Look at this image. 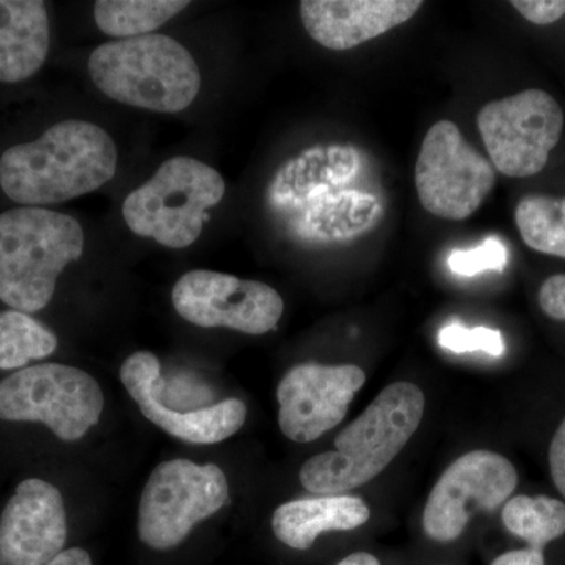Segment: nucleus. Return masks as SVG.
<instances>
[{
    "instance_id": "obj_1",
    "label": "nucleus",
    "mask_w": 565,
    "mask_h": 565,
    "mask_svg": "<svg viewBox=\"0 0 565 565\" xmlns=\"http://www.w3.org/2000/svg\"><path fill=\"white\" fill-rule=\"evenodd\" d=\"M109 134L93 122L66 120L39 140L14 145L0 158V188L24 206L57 204L98 191L117 172Z\"/></svg>"
},
{
    "instance_id": "obj_2",
    "label": "nucleus",
    "mask_w": 565,
    "mask_h": 565,
    "mask_svg": "<svg viewBox=\"0 0 565 565\" xmlns=\"http://www.w3.org/2000/svg\"><path fill=\"white\" fill-rule=\"evenodd\" d=\"M418 385L396 382L334 438L337 451L311 457L300 470L308 492L340 494L373 481L414 437L424 415Z\"/></svg>"
},
{
    "instance_id": "obj_3",
    "label": "nucleus",
    "mask_w": 565,
    "mask_h": 565,
    "mask_svg": "<svg viewBox=\"0 0 565 565\" xmlns=\"http://www.w3.org/2000/svg\"><path fill=\"white\" fill-rule=\"evenodd\" d=\"M84 244L81 223L62 212L29 206L0 214V300L22 313L43 310Z\"/></svg>"
},
{
    "instance_id": "obj_4",
    "label": "nucleus",
    "mask_w": 565,
    "mask_h": 565,
    "mask_svg": "<svg viewBox=\"0 0 565 565\" xmlns=\"http://www.w3.org/2000/svg\"><path fill=\"white\" fill-rule=\"evenodd\" d=\"M88 73L114 102L161 114L188 109L202 87L191 52L159 33L102 44L90 55Z\"/></svg>"
},
{
    "instance_id": "obj_5",
    "label": "nucleus",
    "mask_w": 565,
    "mask_h": 565,
    "mask_svg": "<svg viewBox=\"0 0 565 565\" xmlns=\"http://www.w3.org/2000/svg\"><path fill=\"white\" fill-rule=\"evenodd\" d=\"M222 174L199 159H169L129 193L122 217L134 234L169 248H185L202 234L207 211L225 196Z\"/></svg>"
},
{
    "instance_id": "obj_6",
    "label": "nucleus",
    "mask_w": 565,
    "mask_h": 565,
    "mask_svg": "<svg viewBox=\"0 0 565 565\" xmlns=\"http://www.w3.org/2000/svg\"><path fill=\"white\" fill-rule=\"evenodd\" d=\"M103 408L98 382L66 364H35L0 382V419L46 424L63 441L81 440Z\"/></svg>"
},
{
    "instance_id": "obj_7",
    "label": "nucleus",
    "mask_w": 565,
    "mask_h": 565,
    "mask_svg": "<svg viewBox=\"0 0 565 565\" xmlns=\"http://www.w3.org/2000/svg\"><path fill=\"white\" fill-rule=\"evenodd\" d=\"M228 493V481L217 465L188 459L158 465L141 493V542L154 550L180 545L196 523L221 511Z\"/></svg>"
},
{
    "instance_id": "obj_8",
    "label": "nucleus",
    "mask_w": 565,
    "mask_h": 565,
    "mask_svg": "<svg viewBox=\"0 0 565 565\" xmlns=\"http://www.w3.org/2000/svg\"><path fill=\"white\" fill-rule=\"evenodd\" d=\"M415 185L424 210L445 221H465L492 192L494 170L456 122L440 120L424 137Z\"/></svg>"
},
{
    "instance_id": "obj_9",
    "label": "nucleus",
    "mask_w": 565,
    "mask_h": 565,
    "mask_svg": "<svg viewBox=\"0 0 565 565\" xmlns=\"http://www.w3.org/2000/svg\"><path fill=\"white\" fill-rule=\"evenodd\" d=\"M478 128L494 169L527 178L545 169L559 143L564 111L548 93L526 90L482 107Z\"/></svg>"
},
{
    "instance_id": "obj_10",
    "label": "nucleus",
    "mask_w": 565,
    "mask_h": 565,
    "mask_svg": "<svg viewBox=\"0 0 565 565\" xmlns=\"http://www.w3.org/2000/svg\"><path fill=\"white\" fill-rule=\"evenodd\" d=\"M172 300L177 313L193 326L226 327L247 334L270 332L285 310L280 294L266 282L212 270L182 275Z\"/></svg>"
},
{
    "instance_id": "obj_11",
    "label": "nucleus",
    "mask_w": 565,
    "mask_h": 565,
    "mask_svg": "<svg viewBox=\"0 0 565 565\" xmlns=\"http://www.w3.org/2000/svg\"><path fill=\"white\" fill-rule=\"evenodd\" d=\"M519 484L514 465L504 456L476 449L446 468L427 498L424 533L437 542L456 541L478 509L493 511Z\"/></svg>"
},
{
    "instance_id": "obj_12",
    "label": "nucleus",
    "mask_w": 565,
    "mask_h": 565,
    "mask_svg": "<svg viewBox=\"0 0 565 565\" xmlns=\"http://www.w3.org/2000/svg\"><path fill=\"white\" fill-rule=\"evenodd\" d=\"M366 382L355 364L305 363L294 366L277 388L281 433L296 444H311L348 415L353 396Z\"/></svg>"
},
{
    "instance_id": "obj_13",
    "label": "nucleus",
    "mask_w": 565,
    "mask_h": 565,
    "mask_svg": "<svg viewBox=\"0 0 565 565\" xmlns=\"http://www.w3.org/2000/svg\"><path fill=\"white\" fill-rule=\"evenodd\" d=\"M68 535L62 493L50 482L18 486L0 516V565H46L63 552Z\"/></svg>"
},
{
    "instance_id": "obj_14",
    "label": "nucleus",
    "mask_w": 565,
    "mask_h": 565,
    "mask_svg": "<svg viewBox=\"0 0 565 565\" xmlns=\"http://www.w3.org/2000/svg\"><path fill=\"white\" fill-rule=\"evenodd\" d=\"M422 7L419 0H303L300 17L321 46L348 51L412 20Z\"/></svg>"
},
{
    "instance_id": "obj_15",
    "label": "nucleus",
    "mask_w": 565,
    "mask_h": 565,
    "mask_svg": "<svg viewBox=\"0 0 565 565\" xmlns=\"http://www.w3.org/2000/svg\"><path fill=\"white\" fill-rule=\"evenodd\" d=\"M50 14L41 0H0V82L31 79L50 52Z\"/></svg>"
},
{
    "instance_id": "obj_16",
    "label": "nucleus",
    "mask_w": 565,
    "mask_h": 565,
    "mask_svg": "<svg viewBox=\"0 0 565 565\" xmlns=\"http://www.w3.org/2000/svg\"><path fill=\"white\" fill-rule=\"evenodd\" d=\"M370 516V508L360 498L330 494L281 504L275 509L273 530L282 544L308 550L322 533L355 530Z\"/></svg>"
},
{
    "instance_id": "obj_17",
    "label": "nucleus",
    "mask_w": 565,
    "mask_h": 565,
    "mask_svg": "<svg viewBox=\"0 0 565 565\" xmlns=\"http://www.w3.org/2000/svg\"><path fill=\"white\" fill-rule=\"evenodd\" d=\"M189 6L185 0H99L95 21L106 35L136 39L158 31Z\"/></svg>"
},
{
    "instance_id": "obj_18",
    "label": "nucleus",
    "mask_w": 565,
    "mask_h": 565,
    "mask_svg": "<svg viewBox=\"0 0 565 565\" xmlns=\"http://www.w3.org/2000/svg\"><path fill=\"white\" fill-rule=\"evenodd\" d=\"M501 519L509 533L542 552L565 534V504L555 498L520 494L505 503Z\"/></svg>"
},
{
    "instance_id": "obj_19",
    "label": "nucleus",
    "mask_w": 565,
    "mask_h": 565,
    "mask_svg": "<svg viewBox=\"0 0 565 565\" xmlns=\"http://www.w3.org/2000/svg\"><path fill=\"white\" fill-rule=\"evenodd\" d=\"M515 223L527 247L544 255L565 258L563 199L526 195L515 207Z\"/></svg>"
},
{
    "instance_id": "obj_20",
    "label": "nucleus",
    "mask_w": 565,
    "mask_h": 565,
    "mask_svg": "<svg viewBox=\"0 0 565 565\" xmlns=\"http://www.w3.org/2000/svg\"><path fill=\"white\" fill-rule=\"evenodd\" d=\"M57 345V337L28 313H0V370H18L32 360L46 359Z\"/></svg>"
},
{
    "instance_id": "obj_21",
    "label": "nucleus",
    "mask_w": 565,
    "mask_h": 565,
    "mask_svg": "<svg viewBox=\"0 0 565 565\" xmlns=\"http://www.w3.org/2000/svg\"><path fill=\"white\" fill-rule=\"evenodd\" d=\"M438 344L455 353L481 351L492 356H503L505 352L504 338L500 330L489 327L467 329L460 323L445 326L438 333Z\"/></svg>"
},
{
    "instance_id": "obj_22",
    "label": "nucleus",
    "mask_w": 565,
    "mask_h": 565,
    "mask_svg": "<svg viewBox=\"0 0 565 565\" xmlns=\"http://www.w3.org/2000/svg\"><path fill=\"white\" fill-rule=\"evenodd\" d=\"M448 264L452 273L462 277H475L487 270L503 273L508 266V248L500 237L490 236L471 250H452Z\"/></svg>"
},
{
    "instance_id": "obj_23",
    "label": "nucleus",
    "mask_w": 565,
    "mask_h": 565,
    "mask_svg": "<svg viewBox=\"0 0 565 565\" xmlns=\"http://www.w3.org/2000/svg\"><path fill=\"white\" fill-rule=\"evenodd\" d=\"M525 20L533 24H553L565 14V0H514L511 2Z\"/></svg>"
},
{
    "instance_id": "obj_24",
    "label": "nucleus",
    "mask_w": 565,
    "mask_h": 565,
    "mask_svg": "<svg viewBox=\"0 0 565 565\" xmlns=\"http://www.w3.org/2000/svg\"><path fill=\"white\" fill-rule=\"evenodd\" d=\"M539 305L546 316L565 321V274H557L544 281L539 291Z\"/></svg>"
},
{
    "instance_id": "obj_25",
    "label": "nucleus",
    "mask_w": 565,
    "mask_h": 565,
    "mask_svg": "<svg viewBox=\"0 0 565 565\" xmlns=\"http://www.w3.org/2000/svg\"><path fill=\"white\" fill-rule=\"evenodd\" d=\"M550 471H552L553 482L556 489L565 498V418L553 435L552 445L548 452Z\"/></svg>"
},
{
    "instance_id": "obj_26",
    "label": "nucleus",
    "mask_w": 565,
    "mask_h": 565,
    "mask_svg": "<svg viewBox=\"0 0 565 565\" xmlns=\"http://www.w3.org/2000/svg\"><path fill=\"white\" fill-rule=\"evenodd\" d=\"M490 565H545V556L542 550L527 546V548L504 553Z\"/></svg>"
},
{
    "instance_id": "obj_27",
    "label": "nucleus",
    "mask_w": 565,
    "mask_h": 565,
    "mask_svg": "<svg viewBox=\"0 0 565 565\" xmlns=\"http://www.w3.org/2000/svg\"><path fill=\"white\" fill-rule=\"evenodd\" d=\"M46 565H93L92 557L85 550L82 548H70L63 550L61 555L52 559Z\"/></svg>"
},
{
    "instance_id": "obj_28",
    "label": "nucleus",
    "mask_w": 565,
    "mask_h": 565,
    "mask_svg": "<svg viewBox=\"0 0 565 565\" xmlns=\"http://www.w3.org/2000/svg\"><path fill=\"white\" fill-rule=\"evenodd\" d=\"M338 565H381L377 557L370 555V553H353V555L344 557Z\"/></svg>"
},
{
    "instance_id": "obj_29",
    "label": "nucleus",
    "mask_w": 565,
    "mask_h": 565,
    "mask_svg": "<svg viewBox=\"0 0 565 565\" xmlns=\"http://www.w3.org/2000/svg\"><path fill=\"white\" fill-rule=\"evenodd\" d=\"M563 204H564V211H565V199H563Z\"/></svg>"
}]
</instances>
